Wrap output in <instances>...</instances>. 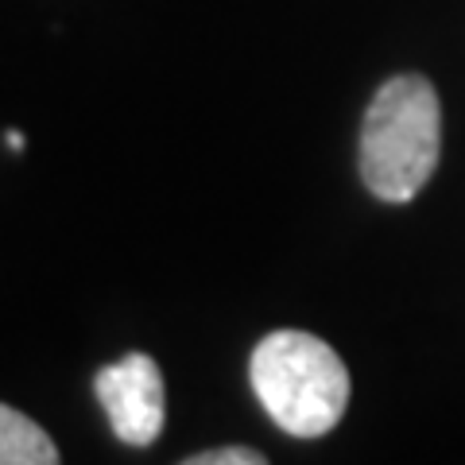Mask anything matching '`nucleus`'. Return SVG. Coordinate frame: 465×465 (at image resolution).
Returning a JSON list of instances; mask_svg holds the SVG:
<instances>
[{
	"instance_id": "3",
	"label": "nucleus",
	"mask_w": 465,
	"mask_h": 465,
	"mask_svg": "<svg viewBox=\"0 0 465 465\" xmlns=\"http://www.w3.org/2000/svg\"><path fill=\"white\" fill-rule=\"evenodd\" d=\"M94 391L109 415L113 434L124 446H152L163 430L167 396H163V372L148 353H128L116 365L97 372Z\"/></svg>"
},
{
	"instance_id": "6",
	"label": "nucleus",
	"mask_w": 465,
	"mask_h": 465,
	"mask_svg": "<svg viewBox=\"0 0 465 465\" xmlns=\"http://www.w3.org/2000/svg\"><path fill=\"white\" fill-rule=\"evenodd\" d=\"M8 148L20 152V148H24V136H20V133H8Z\"/></svg>"
},
{
	"instance_id": "4",
	"label": "nucleus",
	"mask_w": 465,
	"mask_h": 465,
	"mask_svg": "<svg viewBox=\"0 0 465 465\" xmlns=\"http://www.w3.org/2000/svg\"><path fill=\"white\" fill-rule=\"evenodd\" d=\"M0 465H63L58 446L35 419L0 403Z\"/></svg>"
},
{
	"instance_id": "2",
	"label": "nucleus",
	"mask_w": 465,
	"mask_h": 465,
	"mask_svg": "<svg viewBox=\"0 0 465 465\" xmlns=\"http://www.w3.org/2000/svg\"><path fill=\"white\" fill-rule=\"evenodd\" d=\"M249 381L272 423L295 439H322L349 407V369L307 330H275L252 349Z\"/></svg>"
},
{
	"instance_id": "1",
	"label": "nucleus",
	"mask_w": 465,
	"mask_h": 465,
	"mask_svg": "<svg viewBox=\"0 0 465 465\" xmlns=\"http://www.w3.org/2000/svg\"><path fill=\"white\" fill-rule=\"evenodd\" d=\"M442 155V105L423 74L388 78L365 109L357 167L369 194L411 202L430 183Z\"/></svg>"
},
{
	"instance_id": "5",
	"label": "nucleus",
	"mask_w": 465,
	"mask_h": 465,
	"mask_svg": "<svg viewBox=\"0 0 465 465\" xmlns=\"http://www.w3.org/2000/svg\"><path fill=\"white\" fill-rule=\"evenodd\" d=\"M179 465H268V458L252 446H217V450H202V454Z\"/></svg>"
}]
</instances>
